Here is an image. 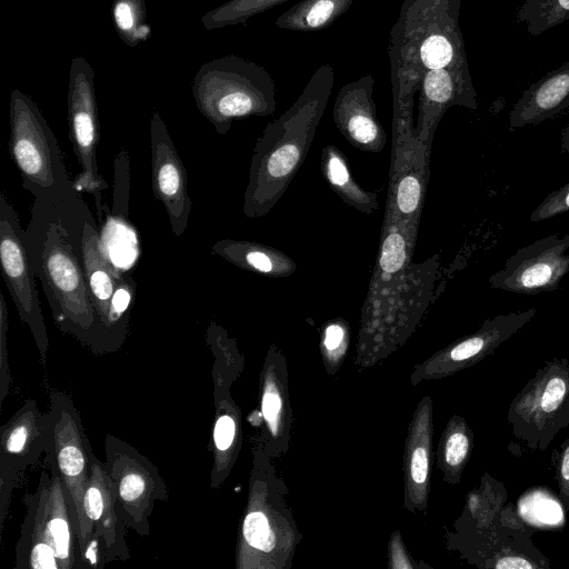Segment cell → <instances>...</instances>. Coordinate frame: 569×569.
<instances>
[{"instance_id":"obj_1","label":"cell","mask_w":569,"mask_h":569,"mask_svg":"<svg viewBox=\"0 0 569 569\" xmlns=\"http://www.w3.org/2000/svg\"><path fill=\"white\" fill-rule=\"evenodd\" d=\"M393 96L392 122L412 123L413 96L419 92L416 137L431 147L445 112L453 106L476 110L459 23L449 0H403L390 33Z\"/></svg>"},{"instance_id":"obj_2","label":"cell","mask_w":569,"mask_h":569,"mask_svg":"<svg viewBox=\"0 0 569 569\" xmlns=\"http://www.w3.org/2000/svg\"><path fill=\"white\" fill-rule=\"evenodd\" d=\"M24 230L31 269L59 330L103 355L98 317L81 257L83 228L92 214L81 193L34 199Z\"/></svg>"},{"instance_id":"obj_3","label":"cell","mask_w":569,"mask_h":569,"mask_svg":"<svg viewBox=\"0 0 569 569\" xmlns=\"http://www.w3.org/2000/svg\"><path fill=\"white\" fill-rule=\"evenodd\" d=\"M333 83V68L321 64L298 99L256 141L243 194L247 218L266 216L288 189L308 154Z\"/></svg>"},{"instance_id":"obj_4","label":"cell","mask_w":569,"mask_h":569,"mask_svg":"<svg viewBox=\"0 0 569 569\" xmlns=\"http://www.w3.org/2000/svg\"><path fill=\"white\" fill-rule=\"evenodd\" d=\"M43 462L34 490L22 498L14 568L83 569L74 508L48 452Z\"/></svg>"},{"instance_id":"obj_5","label":"cell","mask_w":569,"mask_h":569,"mask_svg":"<svg viewBox=\"0 0 569 569\" xmlns=\"http://www.w3.org/2000/svg\"><path fill=\"white\" fill-rule=\"evenodd\" d=\"M199 112L219 134H226L237 119L267 117L276 111V87L260 64L236 54L203 63L192 81Z\"/></svg>"},{"instance_id":"obj_6","label":"cell","mask_w":569,"mask_h":569,"mask_svg":"<svg viewBox=\"0 0 569 569\" xmlns=\"http://www.w3.org/2000/svg\"><path fill=\"white\" fill-rule=\"evenodd\" d=\"M9 124L8 151L24 190L34 199L81 193L69 177L52 129L31 97L19 89L10 94Z\"/></svg>"},{"instance_id":"obj_7","label":"cell","mask_w":569,"mask_h":569,"mask_svg":"<svg viewBox=\"0 0 569 569\" xmlns=\"http://www.w3.org/2000/svg\"><path fill=\"white\" fill-rule=\"evenodd\" d=\"M48 415L50 442L48 453L61 477L78 522V540L83 568L88 567L92 533L84 515V492L91 475L93 451L78 409L68 393L51 390Z\"/></svg>"},{"instance_id":"obj_8","label":"cell","mask_w":569,"mask_h":569,"mask_svg":"<svg viewBox=\"0 0 569 569\" xmlns=\"http://www.w3.org/2000/svg\"><path fill=\"white\" fill-rule=\"evenodd\" d=\"M81 257L104 353L114 352L127 337L136 298V280L130 272L113 266L104 254L92 214L84 223Z\"/></svg>"},{"instance_id":"obj_9","label":"cell","mask_w":569,"mask_h":569,"mask_svg":"<svg viewBox=\"0 0 569 569\" xmlns=\"http://www.w3.org/2000/svg\"><path fill=\"white\" fill-rule=\"evenodd\" d=\"M104 452L121 519L128 529L148 536L156 502L169 499L163 478L144 455L111 433L106 436Z\"/></svg>"},{"instance_id":"obj_10","label":"cell","mask_w":569,"mask_h":569,"mask_svg":"<svg viewBox=\"0 0 569 569\" xmlns=\"http://www.w3.org/2000/svg\"><path fill=\"white\" fill-rule=\"evenodd\" d=\"M69 139L80 166L73 183L79 191L90 193L101 222L106 206L103 191L108 183L100 174L97 150L100 141V123L94 89V71L83 57L71 60L67 94Z\"/></svg>"},{"instance_id":"obj_11","label":"cell","mask_w":569,"mask_h":569,"mask_svg":"<svg viewBox=\"0 0 569 569\" xmlns=\"http://www.w3.org/2000/svg\"><path fill=\"white\" fill-rule=\"evenodd\" d=\"M0 263L1 276L18 316L29 328L44 362L49 339L39 301L36 274L30 266L20 218L4 190L0 192Z\"/></svg>"},{"instance_id":"obj_12","label":"cell","mask_w":569,"mask_h":569,"mask_svg":"<svg viewBox=\"0 0 569 569\" xmlns=\"http://www.w3.org/2000/svg\"><path fill=\"white\" fill-rule=\"evenodd\" d=\"M430 152L412 123L392 122L391 166L383 221L405 222L418 232L429 180Z\"/></svg>"},{"instance_id":"obj_13","label":"cell","mask_w":569,"mask_h":569,"mask_svg":"<svg viewBox=\"0 0 569 569\" xmlns=\"http://www.w3.org/2000/svg\"><path fill=\"white\" fill-rule=\"evenodd\" d=\"M0 527L10 506L12 492L24 472L48 451L50 419L33 399L26 400L1 426L0 435Z\"/></svg>"},{"instance_id":"obj_14","label":"cell","mask_w":569,"mask_h":569,"mask_svg":"<svg viewBox=\"0 0 569 569\" xmlns=\"http://www.w3.org/2000/svg\"><path fill=\"white\" fill-rule=\"evenodd\" d=\"M569 231L556 232L519 248L489 278L490 287L521 295L550 292L569 272Z\"/></svg>"},{"instance_id":"obj_15","label":"cell","mask_w":569,"mask_h":569,"mask_svg":"<svg viewBox=\"0 0 569 569\" xmlns=\"http://www.w3.org/2000/svg\"><path fill=\"white\" fill-rule=\"evenodd\" d=\"M83 509L92 533L88 567L100 569L111 561L127 560L130 557L126 541L128 528L119 515L106 465L94 455Z\"/></svg>"},{"instance_id":"obj_16","label":"cell","mask_w":569,"mask_h":569,"mask_svg":"<svg viewBox=\"0 0 569 569\" xmlns=\"http://www.w3.org/2000/svg\"><path fill=\"white\" fill-rule=\"evenodd\" d=\"M417 232L405 222L383 221L376 264L363 305V318H379L398 300L407 279Z\"/></svg>"},{"instance_id":"obj_17","label":"cell","mask_w":569,"mask_h":569,"mask_svg":"<svg viewBox=\"0 0 569 569\" xmlns=\"http://www.w3.org/2000/svg\"><path fill=\"white\" fill-rule=\"evenodd\" d=\"M151 188L167 212L172 232L186 231L191 212L188 177L161 114L154 110L150 120Z\"/></svg>"},{"instance_id":"obj_18","label":"cell","mask_w":569,"mask_h":569,"mask_svg":"<svg viewBox=\"0 0 569 569\" xmlns=\"http://www.w3.org/2000/svg\"><path fill=\"white\" fill-rule=\"evenodd\" d=\"M373 87L370 73L343 84L336 96L332 114L336 127L349 143L378 153L385 148L387 136L377 117Z\"/></svg>"},{"instance_id":"obj_19","label":"cell","mask_w":569,"mask_h":569,"mask_svg":"<svg viewBox=\"0 0 569 569\" xmlns=\"http://www.w3.org/2000/svg\"><path fill=\"white\" fill-rule=\"evenodd\" d=\"M569 109V61L526 89L509 113L510 131L541 123Z\"/></svg>"},{"instance_id":"obj_20","label":"cell","mask_w":569,"mask_h":569,"mask_svg":"<svg viewBox=\"0 0 569 569\" xmlns=\"http://www.w3.org/2000/svg\"><path fill=\"white\" fill-rule=\"evenodd\" d=\"M226 366L213 365L214 419L211 433L213 463L210 487L217 489L227 478L238 441V413L227 395Z\"/></svg>"},{"instance_id":"obj_21","label":"cell","mask_w":569,"mask_h":569,"mask_svg":"<svg viewBox=\"0 0 569 569\" xmlns=\"http://www.w3.org/2000/svg\"><path fill=\"white\" fill-rule=\"evenodd\" d=\"M211 251L238 268L271 278L289 277L297 270V263L284 252L253 241L222 239Z\"/></svg>"},{"instance_id":"obj_22","label":"cell","mask_w":569,"mask_h":569,"mask_svg":"<svg viewBox=\"0 0 569 569\" xmlns=\"http://www.w3.org/2000/svg\"><path fill=\"white\" fill-rule=\"evenodd\" d=\"M321 172L332 191L350 207L366 214L379 208L378 193L356 182L345 154L336 146L322 149Z\"/></svg>"},{"instance_id":"obj_23","label":"cell","mask_w":569,"mask_h":569,"mask_svg":"<svg viewBox=\"0 0 569 569\" xmlns=\"http://www.w3.org/2000/svg\"><path fill=\"white\" fill-rule=\"evenodd\" d=\"M352 2L353 0H301L281 13L276 26L292 31H320L345 14Z\"/></svg>"},{"instance_id":"obj_24","label":"cell","mask_w":569,"mask_h":569,"mask_svg":"<svg viewBox=\"0 0 569 569\" xmlns=\"http://www.w3.org/2000/svg\"><path fill=\"white\" fill-rule=\"evenodd\" d=\"M111 17L118 36L127 46L137 47L150 38L144 0H112Z\"/></svg>"},{"instance_id":"obj_25","label":"cell","mask_w":569,"mask_h":569,"mask_svg":"<svg viewBox=\"0 0 569 569\" xmlns=\"http://www.w3.org/2000/svg\"><path fill=\"white\" fill-rule=\"evenodd\" d=\"M516 20L526 26L529 34L540 36L569 20V0H526Z\"/></svg>"},{"instance_id":"obj_26","label":"cell","mask_w":569,"mask_h":569,"mask_svg":"<svg viewBox=\"0 0 569 569\" xmlns=\"http://www.w3.org/2000/svg\"><path fill=\"white\" fill-rule=\"evenodd\" d=\"M287 1L289 0H229L204 13L201 21L206 30L236 26Z\"/></svg>"},{"instance_id":"obj_27","label":"cell","mask_w":569,"mask_h":569,"mask_svg":"<svg viewBox=\"0 0 569 569\" xmlns=\"http://www.w3.org/2000/svg\"><path fill=\"white\" fill-rule=\"evenodd\" d=\"M273 547L274 536L266 513L250 506L242 521L238 566L242 567L253 550L269 552Z\"/></svg>"},{"instance_id":"obj_28","label":"cell","mask_w":569,"mask_h":569,"mask_svg":"<svg viewBox=\"0 0 569 569\" xmlns=\"http://www.w3.org/2000/svg\"><path fill=\"white\" fill-rule=\"evenodd\" d=\"M130 160L126 149H120L114 159V191L111 212L114 220L128 224V200L130 187Z\"/></svg>"},{"instance_id":"obj_29","label":"cell","mask_w":569,"mask_h":569,"mask_svg":"<svg viewBox=\"0 0 569 569\" xmlns=\"http://www.w3.org/2000/svg\"><path fill=\"white\" fill-rule=\"evenodd\" d=\"M569 211V181L550 192L530 214L531 222L555 218Z\"/></svg>"},{"instance_id":"obj_30","label":"cell","mask_w":569,"mask_h":569,"mask_svg":"<svg viewBox=\"0 0 569 569\" xmlns=\"http://www.w3.org/2000/svg\"><path fill=\"white\" fill-rule=\"evenodd\" d=\"M522 510L527 517L547 525L558 523L562 518L560 506L552 499L546 497H533L529 499Z\"/></svg>"},{"instance_id":"obj_31","label":"cell","mask_w":569,"mask_h":569,"mask_svg":"<svg viewBox=\"0 0 569 569\" xmlns=\"http://www.w3.org/2000/svg\"><path fill=\"white\" fill-rule=\"evenodd\" d=\"M9 329V317L6 299L0 292V359H1V403L9 391L10 386V373L8 362V350H7V335Z\"/></svg>"},{"instance_id":"obj_32","label":"cell","mask_w":569,"mask_h":569,"mask_svg":"<svg viewBox=\"0 0 569 569\" xmlns=\"http://www.w3.org/2000/svg\"><path fill=\"white\" fill-rule=\"evenodd\" d=\"M261 408L270 431L276 435L281 412V398L274 385L269 381L264 387Z\"/></svg>"},{"instance_id":"obj_33","label":"cell","mask_w":569,"mask_h":569,"mask_svg":"<svg viewBox=\"0 0 569 569\" xmlns=\"http://www.w3.org/2000/svg\"><path fill=\"white\" fill-rule=\"evenodd\" d=\"M468 449L469 440L465 433L458 431L451 433L445 445L446 462L451 467L460 465L465 460Z\"/></svg>"},{"instance_id":"obj_34","label":"cell","mask_w":569,"mask_h":569,"mask_svg":"<svg viewBox=\"0 0 569 569\" xmlns=\"http://www.w3.org/2000/svg\"><path fill=\"white\" fill-rule=\"evenodd\" d=\"M566 390V382L561 378L555 377L550 379L541 397V409L548 413L555 411L562 402Z\"/></svg>"},{"instance_id":"obj_35","label":"cell","mask_w":569,"mask_h":569,"mask_svg":"<svg viewBox=\"0 0 569 569\" xmlns=\"http://www.w3.org/2000/svg\"><path fill=\"white\" fill-rule=\"evenodd\" d=\"M410 479L417 486L426 483L429 471L428 451L423 446L416 447L410 457Z\"/></svg>"},{"instance_id":"obj_36","label":"cell","mask_w":569,"mask_h":569,"mask_svg":"<svg viewBox=\"0 0 569 569\" xmlns=\"http://www.w3.org/2000/svg\"><path fill=\"white\" fill-rule=\"evenodd\" d=\"M346 327L342 322L333 321L329 323L323 333V345L327 350L335 351L341 347L346 339Z\"/></svg>"},{"instance_id":"obj_37","label":"cell","mask_w":569,"mask_h":569,"mask_svg":"<svg viewBox=\"0 0 569 569\" xmlns=\"http://www.w3.org/2000/svg\"><path fill=\"white\" fill-rule=\"evenodd\" d=\"M497 568L502 569H518V568H532V565L528 562L526 559L509 557L506 559H501L497 566Z\"/></svg>"},{"instance_id":"obj_38","label":"cell","mask_w":569,"mask_h":569,"mask_svg":"<svg viewBox=\"0 0 569 569\" xmlns=\"http://www.w3.org/2000/svg\"><path fill=\"white\" fill-rule=\"evenodd\" d=\"M560 149L565 153H569V122L560 132Z\"/></svg>"},{"instance_id":"obj_39","label":"cell","mask_w":569,"mask_h":569,"mask_svg":"<svg viewBox=\"0 0 569 569\" xmlns=\"http://www.w3.org/2000/svg\"><path fill=\"white\" fill-rule=\"evenodd\" d=\"M562 478L569 481V447L566 449L561 463Z\"/></svg>"},{"instance_id":"obj_40","label":"cell","mask_w":569,"mask_h":569,"mask_svg":"<svg viewBox=\"0 0 569 569\" xmlns=\"http://www.w3.org/2000/svg\"><path fill=\"white\" fill-rule=\"evenodd\" d=\"M461 0H449L450 13L458 21Z\"/></svg>"}]
</instances>
